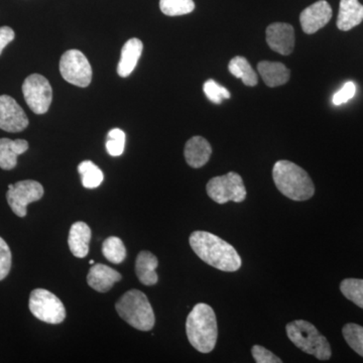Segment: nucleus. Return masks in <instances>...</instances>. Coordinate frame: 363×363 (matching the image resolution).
Listing matches in <instances>:
<instances>
[{
    "instance_id": "9b49d317",
    "label": "nucleus",
    "mask_w": 363,
    "mask_h": 363,
    "mask_svg": "<svg viewBox=\"0 0 363 363\" xmlns=\"http://www.w3.org/2000/svg\"><path fill=\"white\" fill-rule=\"evenodd\" d=\"M28 125V118L20 104L9 95L0 96V130L20 133Z\"/></svg>"
},
{
    "instance_id": "aec40b11",
    "label": "nucleus",
    "mask_w": 363,
    "mask_h": 363,
    "mask_svg": "<svg viewBox=\"0 0 363 363\" xmlns=\"http://www.w3.org/2000/svg\"><path fill=\"white\" fill-rule=\"evenodd\" d=\"M157 266H159V260L156 255L147 250L138 253L135 262V272L143 285H156L159 281L156 272Z\"/></svg>"
},
{
    "instance_id": "72a5a7b5",
    "label": "nucleus",
    "mask_w": 363,
    "mask_h": 363,
    "mask_svg": "<svg viewBox=\"0 0 363 363\" xmlns=\"http://www.w3.org/2000/svg\"><path fill=\"white\" fill-rule=\"evenodd\" d=\"M89 264H91V266H93V264H94V260L91 259Z\"/></svg>"
},
{
    "instance_id": "b1692460",
    "label": "nucleus",
    "mask_w": 363,
    "mask_h": 363,
    "mask_svg": "<svg viewBox=\"0 0 363 363\" xmlns=\"http://www.w3.org/2000/svg\"><path fill=\"white\" fill-rule=\"evenodd\" d=\"M102 253L112 264H121L126 257V248L121 238L111 236L104 240Z\"/></svg>"
},
{
    "instance_id": "412c9836",
    "label": "nucleus",
    "mask_w": 363,
    "mask_h": 363,
    "mask_svg": "<svg viewBox=\"0 0 363 363\" xmlns=\"http://www.w3.org/2000/svg\"><path fill=\"white\" fill-rule=\"evenodd\" d=\"M259 75L269 87L285 85L291 77V72L279 62L262 61L257 65Z\"/></svg>"
},
{
    "instance_id": "4468645a",
    "label": "nucleus",
    "mask_w": 363,
    "mask_h": 363,
    "mask_svg": "<svg viewBox=\"0 0 363 363\" xmlns=\"http://www.w3.org/2000/svg\"><path fill=\"white\" fill-rule=\"evenodd\" d=\"M121 279V274L118 272L102 264H93L87 276L88 285L99 293L108 292Z\"/></svg>"
},
{
    "instance_id": "39448f33",
    "label": "nucleus",
    "mask_w": 363,
    "mask_h": 363,
    "mask_svg": "<svg viewBox=\"0 0 363 363\" xmlns=\"http://www.w3.org/2000/svg\"><path fill=\"white\" fill-rule=\"evenodd\" d=\"M286 335L303 352L319 360L330 359L331 346L314 325L306 320H295L286 325Z\"/></svg>"
},
{
    "instance_id": "423d86ee",
    "label": "nucleus",
    "mask_w": 363,
    "mask_h": 363,
    "mask_svg": "<svg viewBox=\"0 0 363 363\" xmlns=\"http://www.w3.org/2000/svg\"><path fill=\"white\" fill-rule=\"evenodd\" d=\"M206 190L208 196L218 204H226L229 201L241 203L247 198L242 178L235 172L212 178L207 183Z\"/></svg>"
},
{
    "instance_id": "dca6fc26",
    "label": "nucleus",
    "mask_w": 363,
    "mask_h": 363,
    "mask_svg": "<svg viewBox=\"0 0 363 363\" xmlns=\"http://www.w3.org/2000/svg\"><path fill=\"white\" fill-rule=\"evenodd\" d=\"M363 21V6L358 0H341L339 6L337 28L348 32Z\"/></svg>"
},
{
    "instance_id": "5701e85b",
    "label": "nucleus",
    "mask_w": 363,
    "mask_h": 363,
    "mask_svg": "<svg viewBox=\"0 0 363 363\" xmlns=\"http://www.w3.org/2000/svg\"><path fill=\"white\" fill-rule=\"evenodd\" d=\"M78 172L82 178V185L87 189L99 187L104 180V172L91 161L79 164Z\"/></svg>"
},
{
    "instance_id": "6e6552de",
    "label": "nucleus",
    "mask_w": 363,
    "mask_h": 363,
    "mask_svg": "<svg viewBox=\"0 0 363 363\" xmlns=\"http://www.w3.org/2000/svg\"><path fill=\"white\" fill-rule=\"evenodd\" d=\"M60 72L67 82L87 87L92 80V68L88 59L78 50H69L60 60Z\"/></svg>"
},
{
    "instance_id": "7c9ffc66",
    "label": "nucleus",
    "mask_w": 363,
    "mask_h": 363,
    "mask_svg": "<svg viewBox=\"0 0 363 363\" xmlns=\"http://www.w3.org/2000/svg\"><path fill=\"white\" fill-rule=\"evenodd\" d=\"M355 93H357V85L354 83L348 81L340 90L337 91L332 98V102L336 106L339 105L346 104L354 97Z\"/></svg>"
},
{
    "instance_id": "9d476101",
    "label": "nucleus",
    "mask_w": 363,
    "mask_h": 363,
    "mask_svg": "<svg viewBox=\"0 0 363 363\" xmlns=\"http://www.w3.org/2000/svg\"><path fill=\"white\" fill-rule=\"evenodd\" d=\"M43 196L44 188L39 182L26 180L9 185L6 199L14 214L18 217H25L28 205L39 201Z\"/></svg>"
},
{
    "instance_id": "f8f14e48",
    "label": "nucleus",
    "mask_w": 363,
    "mask_h": 363,
    "mask_svg": "<svg viewBox=\"0 0 363 363\" xmlns=\"http://www.w3.org/2000/svg\"><path fill=\"white\" fill-rule=\"evenodd\" d=\"M266 39L272 51L283 56L292 54L295 48V30L289 23H274L267 26Z\"/></svg>"
},
{
    "instance_id": "6ab92c4d",
    "label": "nucleus",
    "mask_w": 363,
    "mask_h": 363,
    "mask_svg": "<svg viewBox=\"0 0 363 363\" xmlns=\"http://www.w3.org/2000/svg\"><path fill=\"white\" fill-rule=\"evenodd\" d=\"M28 150V143L25 140L0 138V168L9 171L16 168L18 157Z\"/></svg>"
},
{
    "instance_id": "c756f323",
    "label": "nucleus",
    "mask_w": 363,
    "mask_h": 363,
    "mask_svg": "<svg viewBox=\"0 0 363 363\" xmlns=\"http://www.w3.org/2000/svg\"><path fill=\"white\" fill-rule=\"evenodd\" d=\"M11 269V252L6 241L0 238V281L6 279Z\"/></svg>"
},
{
    "instance_id": "cd10ccee",
    "label": "nucleus",
    "mask_w": 363,
    "mask_h": 363,
    "mask_svg": "<svg viewBox=\"0 0 363 363\" xmlns=\"http://www.w3.org/2000/svg\"><path fill=\"white\" fill-rule=\"evenodd\" d=\"M125 133L119 128H113L109 131L105 145L107 152L112 157L121 156L125 147Z\"/></svg>"
},
{
    "instance_id": "ddd939ff",
    "label": "nucleus",
    "mask_w": 363,
    "mask_h": 363,
    "mask_svg": "<svg viewBox=\"0 0 363 363\" xmlns=\"http://www.w3.org/2000/svg\"><path fill=\"white\" fill-rule=\"evenodd\" d=\"M332 18V9L326 0H319L308 6L300 16L303 32L307 35L317 33L324 28Z\"/></svg>"
},
{
    "instance_id": "f3484780",
    "label": "nucleus",
    "mask_w": 363,
    "mask_h": 363,
    "mask_svg": "<svg viewBox=\"0 0 363 363\" xmlns=\"http://www.w3.org/2000/svg\"><path fill=\"white\" fill-rule=\"evenodd\" d=\"M91 229L85 222H75L71 226L69 233L68 245L72 255L79 259H83L89 252Z\"/></svg>"
},
{
    "instance_id": "20e7f679",
    "label": "nucleus",
    "mask_w": 363,
    "mask_h": 363,
    "mask_svg": "<svg viewBox=\"0 0 363 363\" xmlns=\"http://www.w3.org/2000/svg\"><path fill=\"white\" fill-rule=\"evenodd\" d=\"M116 309L126 323L138 330H152L156 323L149 298L140 291L130 290L124 294L117 301Z\"/></svg>"
},
{
    "instance_id": "c85d7f7f",
    "label": "nucleus",
    "mask_w": 363,
    "mask_h": 363,
    "mask_svg": "<svg viewBox=\"0 0 363 363\" xmlns=\"http://www.w3.org/2000/svg\"><path fill=\"white\" fill-rule=\"evenodd\" d=\"M205 95L210 101L213 102L215 104H221L224 99H229L230 98V93L223 86L219 85L218 83L215 82L212 79H209L203 86Z\"/></svg>"
},
{
    "instance_id": "f257e3e1",
    "label": "nucleus",
    "mask_w": 363,
    "mask_h": 363,
    "mask_svg": "<svg viewBox=\"0 0 363 363\" xmlns=\"http://www.w3.org/2000/svg\"><path fill=\"white\" fill-rule=\"evenodd\" d=\"M189 241L192 250L203 262L219 271L236 272L242 264L235 248L213 233L194 231Z\"/></svg>"
},
{
    "instance_id": "bb28decb",
    "label": "nucleus",
    "mask_w": 363,
    "mask_h": 363,
    "mask_svg": "<svg viewBox=\"0 0 363 363\" xmlns=\"http://www.w3.org/2000/svg\"><path fill=\"white\" fill-rule=\"evenodd\" d=\"M342 334L348 345L363 357V327L354 323L344 325Z\"/></svg>"
},
{
    "instance_id": "473e14b6",
    "label": "nucleus",
    "mask_w": 363,
    "mask_h": 363,
    "mask_svg": "<svg viewBox=\"0 0 363 363\" xmlns=\"http://www.w3.org/2000/svg\"><path fill=\"white\" fill-rule=\"evenodd\" d=\"M16 33L13 28L9 26H1L0 28V55L9 43L13 42Z\"/></svg>"
},
{
    "instance_id": "393cba45",
    "label": "nucleus",
    "mask_w": 363,
    "mask_h": 363,
    "mask_svg": "<svg viewBox=\"0 0 363 363\" xmlns=\"http://www.w3.org/2000/svg\"><path fill=\"white\" fill-rule=\"evenodd\" d=\"M340 291L344 297L363 309V279H343L340 284Z\"/></svg>"
},
{
    "instance_id": "a878e982",
    "label": "nucleus",
    "mask_w": 363,
    "mask_h": 363,
    "mask_svg": "<svg viewBox=\"0 0 363 363\" xmlns=\"http://www.w3.org/2000/svg\"><path fill=\"white\" fill-rule=\"evenodd\" d=\"M162 13L168 16H185L195 9L193 0H160Z\"/></svg>"
},
{
    "instance_id": "7ed1b4c3",
    "label": "nucleus",
    "mask_w": 363,
    "mask_h": 363,
    "mask_svg": "<svg viewBox=\"0 0 363 363\" xmlns=\"http://www.w3.org/2000/svg\"><path fill=\"white\" fill-rule=\"evenodd\" d=\"M189 342L196 350L209 353L214 350L218 337L216 315L209 305L199 303L193 308L186 322Z\"/></svg>"
},
{
    "instance_id": "a211bd4d",
    "label": "nucleus",
    "mask_w": 363,
    "mask_h": 363,
    "mask_svg": "<svg viewBox=\"0 0 363 363\" xmlns=\"http://www.w3.org/2000/svg\"><path fill=\"white\" fill-rule=\"evenodd\" d=\"M143 45L142 40L133 38L124 44L121 51V61L117 67V73L121 77H128L138 65L142 56Z\"/></svg>"
},
{
    "instance_id": "f03ea898",
    "label": "nucleus",
    "mask_w": 363,
    "mask_h": 363,
    "mask_svg": "<svg viewBox=\"0 0 363 363\" xmlns=\"http://www.w3.org/2000/svg\"><path fill=\"white\" fill-rule=\"evenodd\" d=\"M272 179L279 192L294 201H306L315 194L312 179L304 169L292 162H277L272 169Z\"/></svg>"
},
{
    "instance_id": "4be33fe9",
    "label": "nucleus",
    "mask_w": 363,
    "mask_h": 363,
    "mask_svg": "<svg viewBox=\"0 0 363 363\" xmlns=\"http://www.w3.org/2000/svg\"><path fill=\"white\" fill-rule=\"evenodd\" d=\"M228 70L234 77L240 79L243 84L255 87L257 85V75L250 62L245 57H234L228 64Z\"/></svg>"
},
{
    "instance_id": "2eb2a0df",
    "label": "nucleus",
    "mask_w": 363,
    "mask_h": 363,
    "mask_svg": "<svg viewBox=\"0 0 363 363\" xmlns=\"http://www.w3.org/2000/svg\"><path fill=\"white\" fill-rule=\"evenodd\" d=\"M184 155L189 166L194 169L202 168L211 157V145L202 136H193L186 143Z\"/></svg>"
},
{
    "instance_id": "1a4fd4ad",
    "label": "nucleus",
    "mask_w": 363,
    "mask_h": 363,
    "mask_svg": "<svg viewBox=\"0 0 363 363\" xmlns=\"http://www.w3.org/2000/svg\"><path fill=\"white\" fill-rule=\"evenodd\" d=\"M23 97L30 111L35 114H45L49 111L52 99V90L49 81L40 74L26 77L23 84Z\"/></svg>"
},
{
    "instance_id": "2f4dec72",
    "label": "nucleus",
    "mask_w": 363,
    "mask_h": 363,
    "mask_svg": "<svg viewBox=\"0 0 363 363\" xmlns=\"http://www.w3.org/2000/svg\"><path fill=\"white\" fill-rule=\"evenodd\" d=\"M252 354L257 363H281V358L274 355L272 351L260 345H255L252 348Z\"/></svg>"
},
{
    "instance_id": "0eeeda50",
    "label": "nucleus",
    "mask_w": 363,
    "mask_h": 363,
    "mask_svg": "<svg viewBox=\"0 0 363 363\" xmlns=\"http://www.w3.org/2000/svg\"><path fill=\"white\" fill-rule=\"evenodd\" d=\"M28 307L33 316L45 323L60 324L66 318L63 303L56 295L45 289H35L30 293Z\"/></svg>"
}]
</instances>
